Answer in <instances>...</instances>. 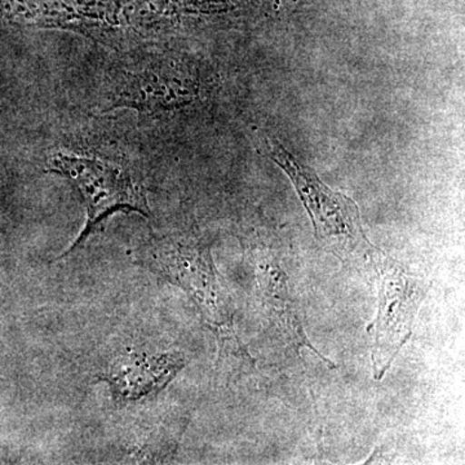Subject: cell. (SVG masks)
<instances>
[{
	"mask_svg": "<svg viewBox=\"0 0 465 465\" xmlns=\"http://www.w3.org/2000/svg\"><path fill=\"white\" fill-rule=\"evenodd\" d=\"M262 148L290 177L311 216L317 240L342 259L370 258L374 246L363 232L356 202L324 185L311 167L280 143L262 140Z\"/></svg>",
	"mask_w": 465,
	"mask_h": 465,
	"instance_id": "6da1fadb",
	"label": "cell"
},
{
	"mask_svg": "<svg viewBox=\"0 0 465 465\" xmlns=\"http://www.w3.org/2000/svg\"><path fill=\"white\" fill-rule=\"evenodd\" d=\"M148 262L192 296L220 341L231 344L240 356L249 357L235 335L232 305L217 281L210 251L194 244L162 242L149 253Z\"/></svg>",
	"mask_w": 465,
	"mask_h": 465,
	"instance_id": "7a4b0ae2",
	"label": "cell"
},
{
	"mask_svg": "<svg viewBox=\"0 0 465 465\" xmlns=\"http://www.w3.org/2000/svg\"><path fill=\"white\" fill-rule=\"evenodd\" d=\"M48 170L65 177L78 189L87 210L84 229L66 253L81 246L94 229L112 213L125 211L150 217L143 189L124 168L100 159L58 153L48 162Z\"/></svg>",
	"mask_w": 465,
	"mask_h": 465,
	"instance_id": "3957f363",
	"label": "cell"
},
{
	"mask_svg": "<svg viewBox=\"0 0 465 465\" xmlns=\"http://www.w3.org/2000/svg\"><path fill=\"white\" fill-rule=\"evenodd\" d=\"M370 259L379 268L378 317L372 324V366L376 381H381L411 336L412 323L427 295L428 283L407 273L396 260L376 247Z\"/></svg>",
	"mask_w": 465,
	"mask_h": 465,
	"instance_id": "277c9868",
	"label": "cell"
},
{
	"mask_svg": "<svg viewBox=\"0 0 465 465\" xmlns=\"http://www.w3.org/2000/svg\"><path fill=\"white\" fill-rule=\"evenodd\" d=\"M182 354L134 358L116 363L109 374L115 396L131 400L163 388L183 369Z\"/></svg>",
	"mask_w": 465,
	"mask_h": 465,
	"instance_id": "5b68a950",
	"label": "cell"
},
{
	"mask_svg": "<svg viewBox=\"0 0 465 465\" xmlns=\"http://www.w3.org/2000/svg\"><path fill=\"white\" fill-rule=\"evenodd\" d=\"M258 277L262 302L274 326L286 336L291 344L299 348H309L322 358L316 349L312 347L302 330V322L291 302L286 275L281 271L280 266L273 262H262L259 265Z\"/></svg>",
	"mask_w": 465,
	"mask_h": 465,
	"instance_id": "8992f818",
	"label": "cell"
}]
</instances>
